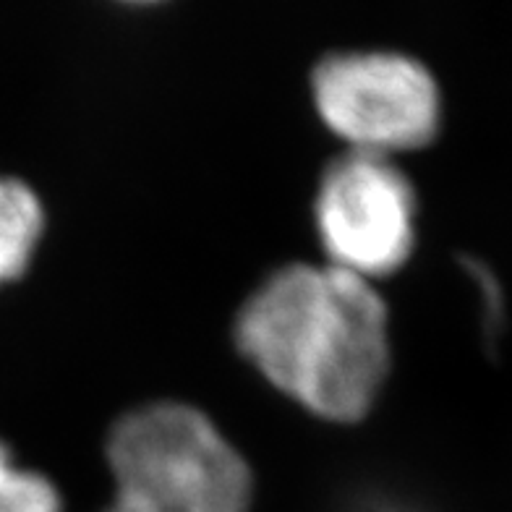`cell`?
I'll return each instance as SVG.
<instances>
[{"mask_svg": "<svg viewBox=\"0 0 512 512\" xmlns=\"http://www.w3.org/2000/svg\"><path fill=\"white\" fill-rule=\"evenodd\" d=\"M317 230L332 267L364 280L400 270L416 241V194L392 157L353 152L327 165Z\"/></svg>", "mask_w": 512, "mask_h": 512, "instance_id": "277c9868", "label": "cell"}, {"mask_svg": "<svg viewBox=\"0 0 512 512\" xmlns=\"http://www.w3.org/2000/svg\"><path fill=\"white\" fill-rule=\"evenodd\" d=\"M0 512H63V499L48 476L16 468L0 445Z\"/></svg>", "mask_w": 512, "mask_h": 512, "instance_id": "8992f818", "label": "cell"}, {"mask_svg": "<svg viewBox=\"0 0 512 512\" xmlns=\"http://www.w3.org/2000/svg\"><path fill=\"white\" fill-rule=\"evenodd\" d=\"M45 215L27 183L0 176V285L27 272L40 243Z\"/></svg>", "mask_w": 512, "mask_h": 512, "instance_id": "5b68a950", "label": "cell"}, {"mask_svg": "<svg viewBox=\"0 0 512 512\" xmlns=\"http://www.w3.org/2000/svg\"><path fill=\"white\" fill-rule=\"evenodd\" d=\"M113 502L105 512H249L254 481L241 452L202 411L149 403L108 437Z\"/></svg>", "mask_w": 512, "mask_h": 512, "instance_id": "7a4b0ae2", "label": "cell"}, {"mask_svg": "<svg viewBox=\"0 0 512 512\" xmlns=\"http://www.w3.org/2000/svg\"><path fill=\"white\" fill-rule=\"evenodd\" d=\"M236 345L277 390L337 424L361 421L390 371L387 306L332 264L267 277L238 311Z\"/></svg>", "mask_w": 512, "mask_h": 512, "instance_id": "6da1fadb", "label": "cell"}, {"mask_svg": "<svg viewBox=\"0 0 512 512\" xmlns=\"http://www.w3.org/2000/svg\"><path fill=\"white\" fill-rule=\"evenodd\" d=\"M311 92L322 121L353 152L392 157L426 147L439 131L434 76L398 53H335L319 61Z\"/></svg>", "mask_w": 512, "mask_h": 512, "instance_id": "3957f363", "label": "cell"}]
</instances>
